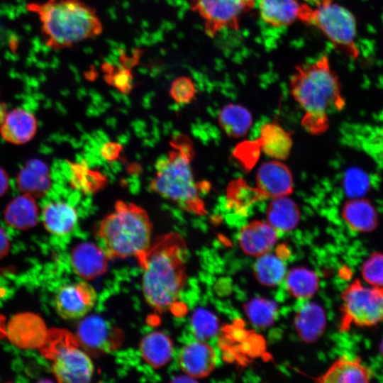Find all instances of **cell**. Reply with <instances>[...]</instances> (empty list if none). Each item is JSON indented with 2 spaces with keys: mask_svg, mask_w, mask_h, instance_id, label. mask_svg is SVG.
Instances as JSON below:
<instances>
[{
  "mask_svg": "<svg viewBox=\"0 0 383 383\" xmlns=\"http://www.w3.org/2000/svg\"><path fill=\"white\" fill-rule=\"evenodd\" d=\"M187 248L177 233L160 235L137 259L143 270L144 298L155 312L172 311L179 304L187 279Z\"/></svg>",
  "mask_w": 383,
  "mask_h": 383,
  "instance_id": "1",
  "label": "cell"
},
{
  "mask_svg": "<svg viewBox=\"0 0 383 383\" xmlns=\"http://www.w3.org/2000/svg\"><path fill=\"white\" fill-rule=\"evenodd\" d=\"M291 94L305 111L302 125L311 133L328 126V114L345 105L338 75L326 55L294 67L289 80Z\"/></svg>",
  "mask_w": 383,
  "mask_h": 383,
  "instance_id": "2",
  "label": "cell"
},
{
  "mask_svg": "<svg viewBox=\"0 0 383 383\" xmlns=\"http://www.w3.org/2000/svg\"><path fill=\"white\" fill-rule=\"evenodd\" d=\"M26 8L38 16L44 42L53 50L70 48L104 30L96 9L82 0H46Z\"/></svg>",
  "mask_w": 383,
  "mask_h": 383,
  "instance_id": "3",
  "label": "cell"
},
{
  "mask_svg": "<svg viewBox=\"0 0 383 383\" xmlns=\"http://www.w3.org/2000/svg\"><path fill=\"white\" fill-rule=\"evenodd\" d=\"M193 157L191 140L184 135H176L170 141L167 155L157 162L150 188L180 209L203 215L206 212L205 206L200 196V185L195 180L191 165Z\"/></svg>",
  "mask_w": 383,
  "mask_h": 383,
  "instance_id": "4",
  "label": "cell"
},
{
  "mask_svg": "<svg viewBox=\"0 0 383 383\" xmlns=\"http://www.w3.org/2000/svg\"><path fill=\"white\" fill-rule=\"evenodd\" d=\"M152 224L138 205L117 201L114 210L101 222L97 236L109 259L138 258L152 243Z\"/></svg>",
  "mask_w": 383,
  "mask_h": 383,
  "instance_id": "5",
  "label": "cell"
},
{
  "mask_svg": "<svg viewBox=\"0 0 383 383\" xmlns=\"http://www.w3.org/2000/svg\"><path fill=\"white\" fill-rule=\"evenodd\" d=\"M42 355L52 361V371L59 382H89L94 367L89 354L77 337L63 328L48 330L45 343L39 348Z\"/></svg>",
  "mask_w": 383,
  "mask_h": 383,
  "instance_id": "6",
  "label": "cell"
},
{
  "mask_svg": "<svg viewBox=\"0 0 383 383\" xmlns=\"http://www.w3.org/2000/svg\"><path fill=\"white\" fill-rule=\"evenodd\" d=\"M299 22L318 29L342 54L358 57L356 19L345 7L333 1L316 6L304 2Z\"/></svg>",
  "mask_w": 383,
  "mask_h": 383,
  "instance_id": "7",
  "label": "cell"
},
{
  "mask_svg": "<svg viewBox=\"0 0 383 383\" xmlns=\"http://www.w3.org/2000/svg\"><path fill=\"white\" fill-rule=\"evenodd\" d=\"M340 329L371 326L383 321V289L352 282L342 293Z\"/></svg>",
  "mask_w": 383,
  "mask_h": 383,
  "instance_id": "8",
  "label": "cell"
},
{
  "mask_svg": "<svg viewBox=\"0 0 383 383\" xmlns=\"http://www.w3.org/2000/svg\"><path fill=\"white\" fill-rule=\"evenodd\" d=\"M255 6L256 0H192L191 10L202 20L206 35L213 38L224 30H237Z\"/></svg>",
  "mask_w": 383,
  "mask_h": 383,
  "instance_id": "9",
  "label": "cell"
},
{
  "mask_svg": "<svg viewBox=\"0 0 383 383\" xmlns=\"http://www.w3.org/2000/svg\"><path fill=\"white\" fill-rule=\"evenodd\" d=\"M77 339L82 348L91 355H99L116 350L123 338L122 331L96 315L84 317L79 323Z\"/></svg>",
  "mask_w": 383,
  "mask_h": 383,
  "instance_id": "10",
  "label": "cell"
},
{
  "mask_svg": "<svg viewBox=\"0 0 383 383\" xmlns=\"http://www.w3.org/2000/svg\"><path fill=\"white\" fill-rule=\"evenodd\" d=\"M97 294L88 282L82 281L62 286L57 291L55 304L57 313L65 319L84 317L94 306Z\"/></svg>",
  "mask_w": 383,
  "mask_h": 383,
  "instance_id": "11",
  "label": "cell"
},
{
  "mask_svg": "<svg viewBox=\"0 0 383 383\" xmlns=\"http://www.w3.org/2000/svg\"><path fill=\"white\" fill-rule=\"evenodd\" d=\"M48 332L44 321L30 312L14 315L6 326V337L21 349H39L45 343Z\"/></svg>",
  "mask_w": 383,
  "mask_h": 383,
  "instance_id": "12",
  "label": "cell"
},
{
  "mask_svg": "<svg viewBox=\"0 0 383 383\" xmlns=\"http://www.w3.org/2000/svg\"><path fill=\"white\" fill-rule=\"evenodd\" d=\"M181 370L192 379L204 378L215 369L217 355L205 341L195 340L184 345L178 354Z\"/></svg>",
  "mask_w": 383,
  "mask_h": 383,
  "instance_id": "13",
  "label": "cell"
},
{
  "mask_svg": "<svg viewBox=\"0 0 383 383\" xmlns=\"http://www.w3.org/2000/svg\"><path fill=\"white\" fill-rule=\"evenodd\" d=\"M257 189L266 197L277 198L293 192V177L288 167L278 160L263 162L256 174Z\"/></svg>",
  "mask_w": 383,
  "mask_h": 383,
  "instance_id": "14",
  "label": "cell"
},
{
  "mask_svg": "<svg viewBox=\"0 0 383 383\" xmlns=\"http://www.w3.org/2000/svg\"><path fill=\"white\" fill-rule=\"evenodd\" d=\"M109 260L100 245L89 242H84L75 246L70 257L74 272L85 280L94 279L105 273Z\"/></svg>",
  "mask_w": 383,
  "mask_h": 383,
  "instance_id": "15",
  "label": "cell"
},
{
  "mask_svg": "<svg viewBox=\"0 0 383 383\" xmlns=\"http://www.w3.org/2000/svg\"><path fill=\"white\" fill-rule=\"evenodd\" d=\"M277 238V231L267 222L261 221H251L238 234V243L243 251L256 257L269 252Z\"/></svg>",
  "mask_w": 383,
  "mask_h": 383,
  "instance_id": "16",
  "label": "cell"
},
{
  "mask_svg": "<svg viewBox=\"0 0 383 383\" xmlns=\"http://www.w3.org/2000/svg\"><path fill=\"white\" fill-rule=\"evenodd\" d=\"M304 2L299 0H260L258 11L263 22L274 28L299 21Z\"/></svg>",
  "mask_w": 383,
  "mask_h": 383,
  "instance_id": "17",
  "label": "cell"
},
{
  "mask_svg": "<svg viewBox=\"0 0 383 383\" xmlns=\"http://www.w3.org/2000/svg\"><path fill=\"white\" fill-rule=\"evenodd\" d=\"M37 130V121L29 111L16 109L6 113L0 124V135L6 141L24 144L30 140Z\"/></svg>",
  "mask_w": 383,
  "mask_h": 383,
  "instance_id": "18",
  "label": "cell"
},
{
  "mask_svg": "<svg viewBox=\"0 0 383 383\" xmlns=\"http://www.w3.org/2000/svg\"><path fill=\"white\" fill-rule=\"evenodd\" d=\"M326 322L323 309L314 302L302 301L296 311L294 327L300 338L306 343L318 340L324 331Z\"/></svg>",
  "mask_w": 383,
  "mask_h": 383,
  "instance_id": "19",
  "label": "cell"
},
{
  "mask_svg": "<svg viewBox=\"0 0 383 383\" xmlns=\"http://www.w3.org/2000/svg\"><path fill=\"white\" fill-rule=\"evenodd\" d=\"M372 378L371 370L358 357H341L316 379L324 383L368 382Z\"/></svg>",
  "mask_w": 383,
  "mask_h": 383,
  "instance_id": "20",
  "label": "cell"
},
{
  "mask_svg": "<svg viewBox=\"0 0 383 383\" xmlns=\"http://www.w3.org/2000/svg\"><path fill=\"white\" fill-rule=\"evenodd\" d=\"M18 189L33 197H40L50 189L51 177L48 165L38 159L28 161L16 178Z\"/></svg>",
  "mask_w": 383,
  "mask_h": 383,
  "instance_id": "21",
  "label": "cell"
},
{
  "mask_svg": "<svg viewBox=\"0 0 383 383\" xmlns=\"http://www.w3.org/2000/svg\"><path fill=\"white\" fill-rule=\"evenodd\" d=\"M341 214L346 224L357 232H370L378 224L375 208L362 197L350 199L346 201L343 206Z\"/></svg>",
  "mask_w": 383,
  "mask_h": 383,
  "instance_id": "22",
  "label": "cell"
},
{
  "mask_svg": "<svg viewBox=\"0 0 383 383\" xmlns=\"http://www.w3.org/2000/svg\"><path fill=\"white\" fill-rule=\"evenodd\" d=\"M77 220L76 209L66 202H52L43 210V224L46 230L54 235H67L76 227Z\"/></svg>",
  "mask_w": 383,
  "mask_h": 383,
  "instance_id": "23",
  "label": "cell"
},
{
  "mask_svg": "<svg viewBox=\"0 0 383 383\" xmlns=\"http://www.w3.org/2000/svg\"><path fill=\"white\" fill-rule=\"evenodd\" d=\"M257 142L266 155L278 160H286L292 147L289 133L277 122L265 123Z\"/></svg>",
  "mask_w": 383,
  "mask_h": 383,
  "instance_id": "24",
  "label": "cell"
},
{
  "mask_svg": "<svg viewBox=\"0 0 383 383\" xmlns=\"http://www.w3.org/2000/svg\"><path fill=\"white\" fill-rule=\"evenodd\" d=\"M4 219L8 225L17 230H28L38 221V209L34 197L23 194L13 199L6 206Z\"/></svg>",
  "mask_w": 383,
  "mask_h": 383,
  "instance_id": "25",
  "label": "cell"
},
{
  "mask_svg": "<svg viewBox=\"0 0 383 383\" xmlns=\"http://www.w3.org/2000/svg\"><path fill=\"white\" fill-rule=\"evenodd\" d=\"M143 360L154 368L166 365L173 355L171 339L161 331H152L145 335L140 343Z\"/></svg>",
  "mask_w": 383,
  "mask_h": 383,
  "instance_id": "26",
  "label": "cell"
},
{
  "mask_svg": "<svg viewBox=\"0 0 383 383\" xmlns=\"http://www.w3.org/2000/svg\"><path fill=\"white\" fill-rule=\"evenodd\" d=\"M267 221L277 231L289 232L300 220V211L294 200L286 196L273 198L266 211Z\"/></svg>",
  "mask_w": 383,
  "mask_h": 383,
  "instance_id": "27",
  "label": "cell"
},
{
  "mask_svg": "<svg viewBox=\"0 0 383 383\" xmlns=\"http://www.w3.org/2000/svg\"><path fill=\"white\" fill-rule=\"evenodd\" d=\"M218 123L230 137L241 138L247 134L252 123L250 112L236 104L224 106L218 114Z\"/></svg>",
  "mask_w": 383,
  "mask_h": 383,
  "instance_id": "28",
  "label": "cell"
},
{
  "mask_svg": "<svg viewBox=\"0 0 383 383\" xmlns=\"http://www.w3.org/2000/svg\"><path fill=\"white\" fill-rule=\"evenodd\" d=\"M285 285L289 293L301 301L310 299L318 288V277L312 270L298 267L286 273Z\"/></svg>",
  "mask_w": 383,
  "mask_h": 383,
  "instance_id": "29",
  "label": "cell"
},
{
  "mask_svg": "<svg viewBox=\"0 0 383 383\" xmlns=\"http://www.w3.org/2000/svg\"><path fill=\"white\" fill-rule=\"evenodd\" d=\"M253 272L256 279L262 285L275 287L281 283L286 275V265L278 255L269 252L257 257Z\"/></svg>",
  "mask_w": 383,
  "mask_h": 383,
  "instance_id": "30",
  "label": "cell"
},
{
  "mask_svg": "<svg viewBox=\"0 0 383 383\" xmlns=\"http://www.w3.org/2000/svg\"><path fill=\"white\" fill-rule=\"evenodd\" d=\"M72 184L85 194H94L108 184V177L101 172L90 169L85 163L71 164Z\"/></svg>",
  "mask_w": 383,
  "mask_h": 383,
  "instance_id": "31",
  "label": "cell"
},
{
  "mask_svg": "<svg viewBox=\"0 0 383 383\" xmlns=\"http://www.w3.org/2000/svg\"><path fill=\"white\" fill-rule=\"evenodd\" d=\"M245 312L250 322L258 328L272 325L277 314V304L265 298H254L244 306Z\"/></svg>",
  "mask_w": 383,
  "mask_h": 383,
  "instance_id": "32",
  "label": "cell"
},
{
  "mask_svg": "<svg viewBox=\"0 0 383 383\" xmlns=\"http://www.w3.org/2000/svg\"><path fill=\"white\" fill-rule=\"evenodd\" d=\"M191 328L196 340L205 341L216 335L219 329V322L211 311L205 309H198L192 316Z\"/></svg>",
  "mask_w": 383,
  "mask_h": 383,
  "instance_id": "33",
  "label": "cell"
},
{
  "mask_svg": "<svg viewBox=\"0 0 383 383\" xmlns=\"http://www.w3.org/2000/svg\"><path fill=\"white\" fill-rule=\"evenodd\" d=\"M265 196L257 189H252L243 180H236L229 185L228 199L237 211H244L247 206Z\"/></svg>",
  "mask_w": 383,
  "mask_h": 383,
  "instance_id": "34",
  "label": "cell"
},
{
  "mask_svg": "<svg viewBox=\"0 0 383 383\" xmlns=\"http://www.w3.org/2000/svg\"><path fill=\"white\" fill-rule=\"evenodd\" d=\"M370 184L368 174L357 167L348 169L343 181V190L350 199L362 197L368 192Z\"/></svg>",
  "mask_w": 383,
  "mask_h": 383,
  "instance_id": "35",
  "label": "cell"
},
{
  "mask_svg": "<svg viewBox=\"0 0 383 383\" xmlns=\"http://www.w3.org/2000/svg\"><path fill=\"white\" fill-rule=\"evenodd\" d=\"M362 275L369 285L383 289V253L374 252L365 260Z\"/></svg>",
  "mask_w": 383,
  "mask_h": 383,
  "instance_id": "36",
  "label": "cell"
},
{
  "mask_svg": "<svg viewBox=\"0 0 383 383\" xmlns=\"http://www.w3.org/2000/svg\"><path fill=\"white\" fill-rule=\"evenodd\" d=\"M171 98L177 104H187L194 99L196 89L193 80L187 76L175 78L170 89Z\"/></svg>",
  "mask_w": 383,
  "mask_h": 383,
  "instance_id": "37",
  "label": "cell"
},
{
  "mask_svg": "<svg viewBox=\"0 0 383 383\" xmlns=\"http://www.w3.org/2000/svg\"><path fill=\"white\" fill-rule=\"evenodd\" d=\"M123 151V146L117 142L109 141L104 143L100 149L103 158L109 162L117 160Z\"/></svg>",
  "mask_w": 383,
  "mask_h": 383,
  "instance_id": "38",
  "label": "cell"
},
{
  "mask_svg": "<svg viewBox=\"0 0 383 383\" xmlns=\"http://www.w3.org/2000/svg\"><path fill=\"white\" fill-rule=\"evenodd\" d=\"M9 248V237L4 229L0 227V259L4 257L8 254Z\"/></svg>",
  "mask_w": 383,
  "mask_h": 383,
  "instance_id": "39",
  "label": "cell"
},
{
  "mask_svg": "<svg viewBox=\"0 0 383 383\" xmlns=\"http://www.w3.org/2000/svg\"><path fill=\"white\" fill-rule=\"evenodd\" d=\"M9 180L6 172L0 167V196H2L8 190Z\"/></svg>",
  "mask_w": 383,
  "mask_h": 383,
  "instance_id": "40",
  "label": "cell"
},
{
  "mask_svg": "<svg viewBox=\"0 0 383 383\" xmlns=\"http://www.w3.org/2000/svg\"><path fill=\"white\" fill-rule=\"evenodd\" d=\"M6 336V318L0 313V338H4Z\"/></svg>",
  "mask_w": 383,
  "mask_h": 383,
  "instance_id": "41",
  "label": "cell"
},
{
  "mask_svg": "<svg viewBox=\"0 0 383 383\" xmlns=\"http://www.w3.org/2000/svg\"><path fill=\"white\" fill-rule=\"evenodd\" d=\"M333 1V0H302V2L316 6L330 3Z\"/></svg>",
  "mask_w": 383,
  "mask_h": 383,
  "instance_id": "42",
  "label": "cell"
},
{
  "mask_svg": "<svg viewBox=\"0 0 383 383\" xmlns=\"http://www.w3.org/2000/svg\"><path fill=\"white\" fill-rule=\"evenodd\" d=\"M6 113V109L5 105L0 101V124L3 121L5 115Z\"/></svg>",
  "mask_w": 383,
  "mask_h": 383,
  "instance_id": "43",
  "label": "cell"
},
{
  "mask_svg": "<svg viewBox=\"0 0 383 383\" xmlns=\"http://www.w3.org/2000/svg\"><path fill=\"white\" fill-rule=\"evenodd\" d=\"M379 350H380V353L383 357V338L381 341V343H380V348H379Z\"/></svg>",
  "mask_w": 383,
  "mask_h": 383,
  "instance_id": "44",
  "label": "cell"
}]
</instances>
